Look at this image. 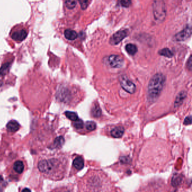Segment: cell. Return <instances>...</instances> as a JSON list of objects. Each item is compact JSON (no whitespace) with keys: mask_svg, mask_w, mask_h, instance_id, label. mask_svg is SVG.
Here are the masks:
<instances>
[{"mask_svg":"<svg viewBox=\"0 0 192 192\" xmlns=\"http://www.w3.org/2000/svg\"><path fill=\"white\" fill-rule=\"evenodd\" d=\"M165 81V77L162 74L157 73L152 77L148 87L149 100L154 102L158 98L164 86Z\"/></svg>","mask_w":192,"mask_h":192,"instance_id":"cell-1","label":"cell"},{"mask_svg":"<svg viewBox=\"0 0 192 192\" xmlns=\"http://www.w3.org/2000/svg\"><path fill=\"white\" fill-rule=\"evenodd\" d=\"M59 166V161L54 158L48 160L41 161L38 165L40 171L50 176H52L55 173H57Z\"/></svg>","mask_w":192,"mask_h":192,"instance_id":"cell-2","label":"cell"},{"mask_svg":"<svg viewBox=\"0 0 192 192\" xmlns=\"http://www.w3.org/2000/svg\"><path fill=\"white\" fill-rule=\"evenodd\" d=\"M153 6L155 19L159 22H162L166 15V10L164 1L163 0H154Z\"/></svg>","mask_w":192,"mask_h":192,"instance_id":"cell-3","label":"cell"},{"mask_svg":"<svg viewBox=\"0 0 192 192\" xmlns=\"http://www.w3.org/2000/svg\"><path fill=\"white\" fill-rule=\"evenodd\" d=\"M28 32L24 28H15L11 32V37L13 40L18 42L24 41L27 38Z\"/></svg>","mask_w":192,"mask_h":192,"instance_id":"cell-4","label":"cell"},{"mask_svg":"<svg viewBox=\"0 0 192 192\" xmlns=\"http://www.w3.org/2000/svg\"><path fill=\"white\" fill-rule=\"evenodd\" d=\"M119 82L121 86L124 90L130 94H134L136 91V86L126 76H122L119 77Z\"/></svg>","mask_w":192,"mask_h":192,"instance_id":"cell-5","label":"cell"},{"mask_svg":"<svg viewBox=\"0 0 192 192\" xmlns=\"http://www.w3.org/2000/svg\"><path fill=\"white\" fill-rule=\"evenodd\" d=\"M127 35H128V31L127 29L119 31L112 35L109 40V43L112 45H118L119 43H120L123 39L126 38Z\"/></svg>","mask_w":192,"mask_h":192,"instance_id":"cell-6","label":"cell"},{"mask_svg":"<svg viewBox=\"0 0 192 192\" xmlns=\"http://www.w3.org/2000/svg\"><path fill=\"white\" fill-rule=\"evenodd\" d=\"M109 65L112 68H119L124 65V61L119 55H112L108 59Z\"/></svg>","mask_w":192,"mask_h":192,"instance_id":"cell-7","label":"cell"},{"mask_svg":"<svg viewBox=\"0 0 192 192\" xmlns=\"http://www.w3.org/2000/svg\"><path fill=\"white\" fill-rule=\"evenodd\" d=\"M191 35H192V28L188 26L181 32L177 33L176 35L174 36L173 39L176 41H184L186 40L189 39Z\"/></svg>","mask_w":192,"mask_h":192,"instance_id":"cell-8","label":"cell"},{"mask_svg":"<svg viewBox=\"0 0 192 192\" xmlns=\"http://www.w3.org/2000/svg\"><path fill=\"white\" fill-rule=\"evenodd\" d=\"M19 124L15 120H12L7 124V130L11 132H15L19 129Z\"/></svg>","mask_w":192,"mask_h":192,"instance_id":"cell-9","label":"cell"},{"mask_svg":"<svg viewBox=\"0 0 192 192\" xmlns=\"http://www.w3.org/2000/svg\"><path fill=\"white\" fill-rule=\"evenodd\" d=\"M124 131H125L124 128L121 126H119L113 128L111 132V134L112 137L119 138L122 136V135L124 134Z\"/></svg>","mask_w":192,"mask_h":192,"instance_id":"cell-10","label":"cell"},{"mask_svg":"<svg viewBox=\"0 0 192 192\" xmlns=\"http://www.w3.org/2000/svg\"><path fill=\"white\" fill-rule=\"evenodd\" d=\"M64 34L65 37L68 40H74L78 37L77 32L72 29H66Z\"/></svg>","mask_w":192,"mask_h":192,"instance_id":"cell-11","label":"cell"},{"mask_svg":"<svg viewBox=\"0 0 192 192\" xmlns=\"http://www.w3.org/2000/svg\"><path fill=\"white\" fill-rule=\"evenodd\" d=\"M73 165L77 170H80L83 169L84 166V162L82 158L81 157L76 158L73 162Z\"/></svg>","mask_w":192,"mask_h":192,"instance_id":"cell-12","label":"cell"},{"mask_svg":"<svg viewBox=\"0 0 192 192\" xmlns=\"http://www.w3.org/2000/svg\"><path fill=\"white\" fill-rule=\"evenodd\" d=\"M182 181V175L176 173L173 177L171 183L173 186H179Z\"/></svg>","mask_w":192,"mask_h":192,"instance_id":"cell-13","label":"cell"},{"mask_svg":"<svg viewBox=\"0 0 192 192\" xmlns=\"http://www.w3.org/2000/svg\"><path fill=\"white\" fill-rule=\"evenodd\" d=\"M125 49L127 53L131 55H134L138 52V48L136 46V45L129 44L126 46Z\"/></svg>","mask_w":192,"mask_h":192,"instance_id":"cell-14","label":"cell"},{"mask_svg":"<svg viewBox=\"0 0 192 192\" xmlns=\"http://www.w3.org/2000/svg\"><path fill=\"white\" fill-rule=\"evenodd\" d=\"M24 169V164L20 161H16L14 165V170L18 173H22L23 172Z\"/></svg>","mask_w":192,"mask_h":192,"instance_id":"cell-15","label":"cell"},{"mask_svg":"<svg viewBox=\"0 0 192 192\" xmlns=\"http://www.w3.org/2000/svg\"><path fill=\"white\" fill-rule=\"evenodd\" d=\"M159 54L167 58H171L173 57V52L170 50L169 48H164L160 50L158 52Z\"/></svg>","mask_w":192,"mask_h":192,"instance_id":"cell-16","label":"cell"},{"mask_svg":"<svg viewBox=\"0 0 192 192\" xmlns=\"http://www.w3.org/2000/svg\"><path fill=\"white\" fill-rule=\"evenodd\" d=\"M91 113H92L93 117H96V118L99 117L101 115V114H102L101 109L100 108L98 105H97V104L94 105L93 108H92V110H91Z\"/></svg>","mask_w":192,"mask_h":192,"instance_id":"cell-17","label":"cell"},{"mask_svg":"<svg viewBox=\"0 0 192 192\" xmlns=\"http://www.w3.org/2000/svg\"><path fill=\"white\" fill-rule=\"evenodd\" d=\"M186 97V93L185 92H182L179 93L177 95L175 100V106H179L180 104L183 102L184 99Z\"/></svg>","mask_w":192,"mask_h":192,"instance_id":"cell-18","label":"cell"},{"mask_svg":"<svg viewBox=\"0 0 192 192\" xmlns=\"http://www.w3.org/2000/svg\"><path fill=\"white\" fill-rule=\"evenodd\" d=\"M10 67V63H7L2 65L0 68V76H2L6 74Z\"/></svg>","mask_w":192,"mask_h":192,"instance_id":"cell-19","label":"cell"},{"mask_svg":"<svg viewBox=\"0 0 192 192\" xmlns=\"http://www.w3.org/2000/svg\"><path fill=\"white\" fill-rule=\"evenodd\" d=\"M65 4L68 9H73L77 5V1L76 0H65Z\"/></svg>","mask_w":192,"mask_h":192,"instance_id":"cell-20","label":"cell"},{"mask_svg":"<svg viewBox=\"0 0 192 192\" xmlns=\"http://www.w3.org/2000/svg\"><path fill=\"white\" fill-rule=\"evenodd\" d=\"M65 115L66 117H67L68 119H69L70 120L73 121H74L77 120V119H78L77 114L76 113H74V112L67 111V112L65 113Z\"/></svg>","mask_w":192,"mask_h":192,"instance_id":"cell-21","label":"cell"},{"mask_svg":"<svg viewBox=\"0 0 192 192\" xmlns=\"http://www.w3.org/2000/svg\"><path fill=\"white\" fill-rule=\"evenodd\" d=\"M64 143V138L62 136H59L58 138H56L54 140V147L55 148L61 147Z\"/></svg>","mask_w":192,"mask_h":192,"instance_id":"cell-22","label":"cell"},{"mask_svg":"<svg viewBox=\"0 0 192 192\" xmlns=\"http://www.w3.org/2000/svg\"><path fill=\"white\" fill-rule=\"evenodd\" d=\"M86 127L89 131H93L95 130L96 127V123L93 121L87 122L86 123Z\"/></svg>","mask_w":192,"mask_h":192,"instance_id":"cell-23","label":"cell"},{"mask_svg":"<svg viewBox=\"0 0 192 192\" xmlns=\"http://www.w3.org/2000/svg\"><path fill=\"white\" fill-rule=\"evenodd\" d=\"M73 126L77 128V129H81L83 127V122L81 119H78L77 120L74 121L73 123Z\"/></svg>","mask_w":192,"mask_h":192,"instance_id":"cell-24","label":"cell"},{"mask_svg":"<svg viewBox=\"0 0 192 192\" xmlns=\"http://www.w3.org/2000/svg\"><path fill=\"white\" fill-rule=\"evenodd\" d=\"M121 6L124 7H128L131 4V0H119Z\"/></svg>","mask_w":192,"mask_h":192,"instance_id":"cell-25","label":"cell"},{"mask_svg":"<svg viewBox=\"0 0 192 192\" xmlns=\"http://www.w3.org/2000/svg\"><path fill=\"white\" fill-rule=\"evenodd\" d=\"M88 1L89 0H78L82 9L85 10L86 9L87 7L88 6Z\"/></svg>","mask_w":192,"mask_h":192,"instance_id":"cell-26","label":"cell"},{"mask_svg":"<svg viewBox=\"0 0 192 192\" xmlns=\"http://www.w3.org/2000/svg\"><path fill=\"white\" fill-rule=\"evenodd\" d=\"M191 123H192V117L190 115V116L186 117L185 119V121L184 122V123L185 125H190Z\"/></svg>","mask_w":192,"mask_h":192,"instance_id":"cell-27","label":"cell"},{"mask_svg":"<svg viewBox=\"0 0 192 192\" xmlns=\"http://www.w3.org/2000/svg\"><path fill=\"white\" fill-rule=\"evenodd\" d=\"M187 65H188V69H189L190 71H191V70H192V56H190L189 60L188 61V64H187Z\"/></svg>","mask_w":192,"mask_h":192,"instance_id":"cell-28","label":"cell"},{"mask_svg":"<svg viewBox=\"0 0 192 192\" xmlns=\"http://www.w3.org/2000/svg\"><path fill=\"white\" fill-rule=\"evenodd\" d=\"M25 190H28V191H30V190L28 189H24V190H23V191H25Z\"/></svg>","mask_w":192,"mask_h":192,"instance_id":"cell-29","label":"cell"}]
</instances>
